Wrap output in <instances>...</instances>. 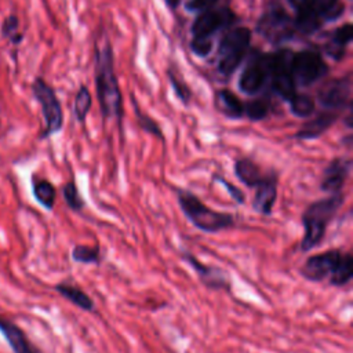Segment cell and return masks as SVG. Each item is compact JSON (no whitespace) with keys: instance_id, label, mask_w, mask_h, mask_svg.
Returning <instances> with one entry per match:
<instances>
[{"instance_id":"6da1fadb","label":"cell","mask_w":353,"mask_h":353,"mask_svg":"<svg viewBox=\"0 0 353 353\" xmlns=\"http://www.w3.org/2000/svg\"><path fill=\"white\" fill-rule=\"evenodd\" d=\"M95 88L101 106V113L105 119H116L121 123L123 119V97L114 72L113 50L109 41L95 47Z\"/></svg>"},{"instance_id":"7a4b0ae2","label":"cell","mask_w":353,"mask_h":353,"mask_svg":"<svg viewBox=\"0 0 353 353\" xmlns=\"http://www.w3.org/2000/svg\"><path fill=\"white\" fill-rule=\"evenodd\" d=\"M299 274L312 283L328 280L330 285L343 287L353 277V256L339 248L310 255L299 268Z\"/></svg>"},{"instance_id":"3957f363","label":"cell","mask_w":353,"mask_h":353,"mask_svg":"<svg viewBox=\"0 0 353 353\" xmlns=\"http://www.w3.org/2000/svg\"><path fill=\"white\" fill-rule=\"evenodd\" d=\"M345 200L346 193L342 190L317 199L306 205L301 218L303 225V237L299 247L302 252H307L323 243L328 223L335 218Z\"/></svg>"},{"instance_id":"277c9868","label":"cell","mask_w":353,"mask_h":353,"mask_svg":"<svg viewBox=\"0 0 353 353\" xmlns=\"http://www.w3.org/2000/svg\"><path fill=\"white\" fill-rule=\"evenodd\" d=\"M175 194L181 211L196 229L204 233H218L234 226L236 219L233 214L215 211L207 207L189 189L176 188Z\"/></svg>"},{"instance_id":"5b68a950","label":"cell","mask_w":353,"mask_h":353,"mask_svg":"<svg viewBox=\"0 0 353 353\" xmlns=\"http://www.w3.org/2000/svg\"><path fill=\"white\" fill-rule=\"evenodd\" d=\"M251 43V30L245 26H239L223 34L216 54L218 72L229 77L243 63Z\"/></svg>"},{"instance_id":"8992f818","label":"cell","mask_w":353,"mask_h":353,"mask_svg":"<svg viewBox=\"0 0 353 353\" xmlns=\"http://www.w3.org/2000/svg\"><path fill=\"white\" fill-rule=\"evenodd\" d=\"M32 94L40 105L44 119V130L40 138H48L57 134L63 125V112L54 88L41 77H36L32 83Z\"/></svg>"},{"instance_id":"52a82bcc","label":"cell","mask_w":353,"mask_h":353,"mask_svg":"<svg viewBox=\"0 0 353 353\" xmlns=\"http://www.w3.org/2000/svg\"><path fill=\"white\" fill-rule=\"evenodd\" d=\"M292 55L294 52L285 48L268 54L269 81L273 91L284 101H288L296 91V84L292 74Z\"/></svg>"},{"instance_id":"ba28073f","label":"cell","mask_w":353,"mask_h":353,"mask_svg":"<svg viewBox=\"0 0 353 353\" xmlns=\"http://www.w3.org/2000/svg\"><path fill=\"white\" fill-rule=\"evenodd\" d=\"M258 33L272 44H281L294 36V19L280 7L268 10L256 23Z\"/></svg>"},{"instance_id":"9c48e42d","label":"cell","mask_w":353,"mask_h":353,"mask_svg":"<svg viewBox=\"0 0 353 353\" xmlns=\"http://www.w3.org/2000/svg\"><path fill=\"white\" fill-rule=\"evenodd\" d=\"M328 73L323 57L313 50H303L292 55V74L296 85H310Z\"/></svg>"},{"instance_id":"30bf717a","label":"cell","mask_w":353,"mask_h":353,"mask_svg":"<svg viewBox=\"0 0 353 353\" xmlns=\"http://www.w3.org/2000/svg\"><path fill=\"white\" fill-rule=\"evenodd\" d=\"M268 79V54L255 51L252 55H250L243 72L240 73L239 88L245 95H255L263 88Z\"/></svg>"},{"instance_id":"8fae6325","label":"cell","mask_w":353,"mask_h":353,"mask_svg":"<svg viewBox=\"0 0 353 353\" xmlns=\"http://www.w3.org/2000/svg\"><path fill=\"white\" fill-rule=\"evenodd\" d=\"M181 256L194 270V273L199 277V281L204 287H207L208 290H212V291H221V290L230 291L232 281H230L229 274L223 269L214 266V265L203 263L197 256H194L192 252H189L186 250H183L181 252Z\"/></svg>"},{"instance_id":"7c38bea8","label":"cell","mask_w":353,"mask_h":353,"mask_svg":"<svg viewBox=\"0 0 353 353\" xmlns=\"http://www.w3.org/2000/svg\"><path fill=\"white\" fill-rule=\"evenodd\" d=\"M234 19L236 17L229 8H210L207 11L199 12L192 23V34L197 39H211V36L218 30L230 26Z\"/></svg>"},{"instance_id":"4fadbf2b","label":"cell","mask_w":353,"mask_h":353,"mask_svg":"<svg viewBox=\"0 0 353 353\" xmlns=\"http://www.w3.org/2000/svg\"><path fill=\"white\" fill-rule=\"evenodd\" d=\"M352 160L347 157H335L332 159L323 170L320 178V190L327 194H334L342 192L350 171Z\"/></svg>"},{"instance_id":"5bb4252c","label":"cell","mask_w":353,"mask_h":353,"mask_svg":"<svg viewBox=\"0 0 353 353\" xmlns=\"http://www.w3.org/2000/svg\"><path fill=\"white\" fill-rule=\"evenodd\" d=\"M279 176L274 171L266 172L265 178L254 188L255 194L252 199V210L261 215H270L277 200Z\"/></svg>"},{"instance_id":"9a60e30c","label":"cell","mask_w":353,"mask_h":353,"mask_svg":"<svg viewBox=\"0 0 353 353\" xmlns=\"http://www.w3.org/2000/svg\"><path fill=\"white\" fill-rule=\"evenodd\" d=\"M350 80L335 79L327 83L319 92V102L325 110L338 112L349 103Z\"/></svg>"},{"instance_id":"2e32d148","label":"cell","mask_w":353,"mask_h":353,"mask_svg":"<svg viewBox=\"0 0 353 353\" xmlns=\"http://www.w3.org/2000/svg\"><path fill=\"white\" fill-rule=\"evenodd\" d=\"M338 120V112L324 110L314 116L313 119H309L306 123L302 124V127L295 132V138L299 141H310L321 137L325 131L330 130L331 125Z\"/></svg>"},{"instance_id":"e0dca14e","label":"cell","mask_w":353,"mask_h":353,"mask_svg":"<svg viewBox=\"0 0 353 353\" xmlns=\"http://www.w3.org/2000/svg\"><path fill=\"white\" fill-rule=\"evenodd\" d=\"M0 332L4 335L14 353H41L30 343L22 330L7 319L0 317Z\"/></svg>"},{"instance_id":"ac0fdd59","label":"cell","mask_w":353,"mask_h":353,"mask_svg":"<svg viewBox=\"0 0 353 353\" xmlns=\"http://www.w3.org/2000/svg\"><path fill=\"white\" fill-rule=\"evenodd\" d=\"M215 106L228 119L240 120L244 117V102L230 90L222 88L215 94Z\"/></svg>"},{"instance_id":"d6986e66","label":"cell","mask_w":353,"mask_h":353,"mask_svg":"<svg viewBox=\"0 0 353 353\" xmlns=\"http://www.w3.org/2000/svg\"><path fill=\"white\" fill-rule=\"evenodd\" d=\"M233 170H234L236 178L241 183H244L247 188H251V189H254L265 178V172H262L261 167L248 157L236 160Z\"/></svg>"},{"instance_id":"ffe728a7","label":"cell","mask_w":353,"mask_h":353,"mask_svg":"<svg viewBox=\"0 0 353 353\" xmlns=\"http://www.w3.org/2000/svg\"><path fill=\"white\" fill-rule=\"evenodd\" d=\"M55 291L63 296L66 301L77 306L79 309L84 312H92L94 310V301L90 295H87L80 287H76L73 284L68 283H59L55 285Z\"/></svg>"},{"instance_id":"44dd1931","label":"cell","mask_w":353,"mask_h":353,"mask_svg":"<svg viewBox=\"0 0 353 353\" xmlns=\"http://www.w3.org/2000/svg\"><path fill=\"white\" fill-rule=\"evenodd\" d=\"M353 39V26L352 23H345L339 28H336L332 33V48H328L330 55H332L334 58H339L343 54L345 47L352 41Z\"/></svg>"},{"instance_id":"7402d4cb","label":"cell","mask_w":353,"mask_h":353,"mask_svg":"<svg viewBox=\"0 0 353 353\" xmlns=\"http://www.w3.org/2000/svg\"><path fill=\"white\" fill-rule=\"evenodd\" d=\"M290 105V110L294 116L301 117V119H307L313 114L316 105H314V99L306 94H298L295 92L288 101Z\"/></svg>"},{"instance_id":"603a6c76","label":"cell","mask_w":353,"mask_h":353,"mask_svg":"<svg viewBox=\"0 0 353 353\" xmlns=\"http://www.w3.org/2000/svg\"><path fill=\"white\" fill-rule=\"evenodd\" d=\"M33 194L36 200L46 208V210H52L55 204V197H57V190L54 185L46 179L36 181L33 183Z\"/></svg>"},{"instance_id":"cb8c5ba5","label":"cell","mask_w":353,"mask_h":353,"mask_svg":"<svg viewBox=\"0 0 353 353\" xmlns=\"http://www.w3.org/2000/svg\"><path fill=\"white\" fill-rule=\"evenodd\" d=\"M91 105H92V98L88 88L85 85H80L73 102V114L79 123L83 124L85 121L87 114L91 109Z\"/></svg>"},{"instance_id":"d4e9b609","label":"cell","mask_w":353,"mask_h":353,"mask_svg":"<svg viewBox=\"0 0 353 353\" xmlns=\"http://www.w3.org/2000/svg\"><path fill=\"white\" fill-rule=\"evenodd\" d=\"M269 101L265 98H254L244 103V117L250 121H261L269 114Z\"/></svg>"},{"instance_id":"484cf974","label":"cell","mask_w":353,"mask_h":353,"mask_svg":"<svg viewBox=\"0 0 353 353\" xmlns=\"http://www.w3.org/2000/svg\"><path fill=\"white\" fill-rule=\"evenodd\" d=\"M0 33L4 39H7L14 46H18L22 41L23 34L19 32V19L15 14H10L3 19L0 26Z\"/></svg>"},{"instance_id":"4316f807","label":"cell","mask_w":353,"mask_h":353,"mask_svg":"<svg viewBox=\"0 0 353 353\" xmlns=\"http://www.w3.org/2000/svg\"><path fill=\"white\" fill-rule=\"evenodd\" d=\"M72 259L77 263L98 265L101 262V250L99 247L74 245L72 250Z\"/></svg>"},{"instance_id":"83f0119b","label":"cell","mask_w":353,"mask_h":353,"mask_svg":"<svg viewBox=\"0 0 353 353\" xmlns=\"http://www.w3.org/2000/svg\"><path fill=\"white\" fill-rule=\"evenodd\" d=\"M62 196H63V200L65 203L68 204V207L72 210V211H81L85 205V201L84 199L81 197L76 183L73 181H69L68 183L63 185L62 188Z\"/></svg>"},{"instance_id":"f1b7e54d","label":"cell","mask_w":353,"mask_h":353,"mask_svg":"<svg viewBox=\"0 0 353 353\" xmlns=\"http://www.w3.org/2000/svg\"><path fill=\"white\" fill-rule=\"evenodd\" d=\"M134 106H135V116H137V121H138V125L148 134L150 135H154L160 139H164V135H163V131H161V127L159 125V123L152 119L150 116H148L146 113L141 112V109L138 108L137 102L134 101Z\"/></svg>"},{"instance_id":"f546056e","label":"cell","mask_w":353,"mask_h":353,"mask_svg":"<svg viewBox=\"0 0 353 353\" xmlns=\"http://www.w3.org/2000/svg\"><path fill=\"white\" fill-rule=\"evenodd\" d=\"M214 179H216L219 183H222L223 186H225V189L228 190V193H229V196L237 203V204H244V201H245V196H244V193L241 192V189H239L236 185H233L232 182H229L225 176H222V175H214L212 176Z\"/></svg>"},{"instance_id":"4dcf8cb0","label":"cell","mask_w":353,"mask_h":353,"mask_svg":"<svg viewBox=\"0 0 353 353\" xmlns=\"http://www.w3.org/2000/svg\"><path fill=\"white\" fill-rule=\"evenodd\" d=\"M168 77H170V83H171V85H172V88H174V92H175V95L186 105V103H189V101H190V90H189V87L186 85V84H183L176 76H174L171 72L168 73Z\"/></svg>"},{"instance_id":"1f68e13d","label":"cell","mask_w":353,"mask_h":353,"mask_svg":"<svg viewBox=\"0 0 353 353\" xmlns=\"http://www.w3.org/2000/svg\"><path fill=\"white\" fill-rule=\"evenodd\" d=\"M190 50L197 57H205L212 50V41H211V39H197V37H193L192 41H190Z\"/></svg>"},{"instance_id":"d6a6232c","label":"cell","mask_w":353,"mask_h":353,"mask_svg":"<svg viewBox=\"0 0 353 353\" xmlns=\"http://www.w3.org/2000/svg\"><path fill=\"white\" fill-rule=\"evenodd\" d=\"M216 3H218V0H189L185 7L188 11L199 14V12L212 8Z\"/></svg>"},{"instance_id":"836d02e7","label":"cell","mask_w":353,"mask_h":353,"mask_svg":"<svg viewBox=\"0 0 353 353\" xmlns=\"http://www.w3.org/2000/svg\"><path fill=\"white\" fill-rule=\"evenodd\" d=\"M165 3L168 4V7L175 8V7L179 4V0H165Z\"/></svg>"}]
</instances>
